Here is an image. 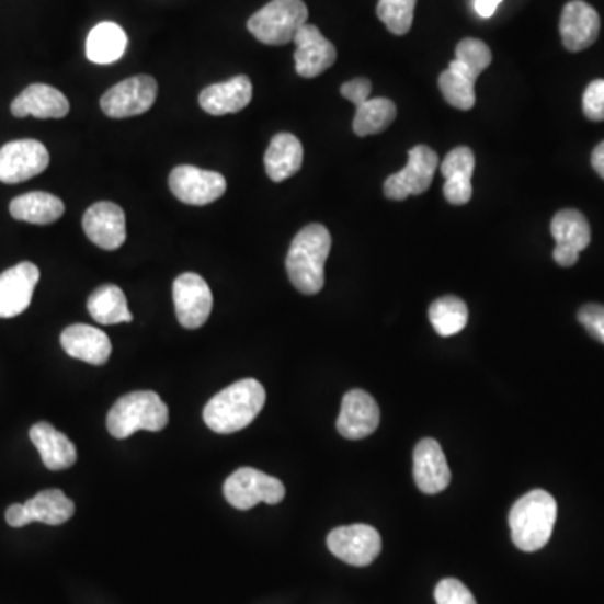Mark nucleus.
Listing matches in <instances>:
<instances>
[{"label":"nucleus","mask_w":604,"mask_h":604,"mask_svg":"<svg viewBox=\"0 0 604 604\" xmlns=\"http://www.w3.org/2000/svg\"><path fill=\"white\" fill-rule=\"evenodd\" d=\"M30 436L34 447L39 451L46 469H69L78 460L75 444L69 441L65 433L54 429L50 423L39 422L31 426Z\"/></svg>","instance_id":"24"},{"label":"nucleus","mask_w":604,"mask_h":604,"mask_svg":"<svg viewBox=\"0 0 604 604\" xmlns=\"http://www.w3.org/2000/svg\"><path fill=\"white\" fill-rule=\"evenodd\" d=\"M169 185L180 202L202 207L226 194L227 180L218 172L202 170L194 164H180L170 173Z\"/></svg>","instance_id":"10"},{"label":"nucleus","mask_w":604,"mask_h":604,"mask_svg":"<svg viewBox=\"0 0 604 604\" xmlns=\"http://www.w3.org/2000/svg\"><path fill=\"white\" fill-rule=\"evenodd\" d=\"M413 477L423 493L435 495L447 489L452 474L441 444L433 438H423L413 451Z\"/></svg>","instance_id":"20"},{"label":"nucleus","mask_w":604,"mask_h":604,"mask_svg":"<svg viewBox=\"0 0 604 604\" xmlns=\"http://www.w3.org/2000/svg\"><path fill=\"white\" fill-rule=\"evenodd\" d=\"M441 170L445 180L472 182L474 170H476V155L469 147H457L444 158Z\"/></svg>","instance_id":"34"},{"label":"nucleus","mask_w":604,"mask_h":604,"mask_svg":"<svg viewBox=\"0 0 604 604\" xmlns=\"http://www.w3.org/2000/svg\"><path fill=\"white\" fill-rule=\"evenodd\" d=\"M379 425V408L375 398L363 390L344 395L338 417V432L347 441H362L375 433Z\"/></svg>","instance_id":"18"},{"label":"nucleus","mask_w":604,"mask_h":604,"mask_svg":"<svg viewBox=\"0 0 604 604\" xmlns=\"http://www.w3.org/2000/svg\"><path fill=\"white\" fill-rule=\"evenodd\" d=\"M265 404V390L254 378L240 379L215 395L204 408V422L220 435L239 432L254 422Z\"/></svg>","instance_id":"1"},{"label":"nucleus","mask_w":604,"mask_h":604,"mask_svg":"<svg viewBox=\"0 0 604 604\" xmlns=\"http://www.w3.org/2000/svg\"><path fill=\"white\" fill-rule=\"evenodd\" d=\"M329 551L346 565L365 568L381 552V536L366 524L337 527L328 536Z\"/></svg>","instance_id":"11"},{"label":"nucleus","mask_w":604,"mask_h":604,"mask_svg":"<svg viewBox=\"0 0 604 604\" xmlns=\"http://www.w3.org/2000/svg\"><path fill=\"white\" fill-rule=\"evenodd\" d=\"M578 319L586 328L588 333L604 344V306L586 305L578 312Z\"/></svg>","instance_id":"37"},{"label":"nucleus","mask_w":604,"mask_h":604,"mask_svg":"<svg viewBox=\"0 0 604 604\" xmlns=\"http://www.w3.org/2000/svg\"><path fill=\"white\" fill-rule=\"evenodd\" d=\"M128 46V37L122 25L101 22L91 30L87 39V56L94 65H113L119 61Z\"/></svg>","instance_id":"27"},{"label":"nucleus","mask_w":604,"mask_h":604,"mask_svg":"<svg viewBox=\"0 0 604 604\" xmlns=\"http://www.w3.org/2000/svg\"><path fill=\"white\" fill-rule=\"evenodd\" d=\"M584 116L591 122H604V79H594L583 94Z\"/></svg>","instance_id":"36"},{"label":"nucleus","mask_w":604,"mask_h":604,"mask_svg":"<svg viewBox=\"0 0 604 604\" xmlns=\"http://www.w3.org/2000/svg\"><path fill=\"white\" fill-rule=\"evenodd\" d=\"M490 62H492L490 47L483 41L467 37V39L457 44L455 59L451 62V66L477 81V78L489 68Z\"/></svg>","instance_id":"32"},{"label":"nucleus","mask_w":604,"mask_h":604,"mask_svg":"<svg viewBox=\"0 0 604 604\" xmlns=\"http://www.w3.org/2000/svg\"><path fill=\"white\" fill-rule=\"evenodd\" d=\"M88 311L100 324H118L133 321L125 293L115 284L98 287L88 299Z\"/></svg>","instance_id":"28"},{"label":"nucleus","mask_w":604,"mask_h":604,"mask_svg":"<svg viewBox=\"0 0 604 604\" xmlns=\"http://www.w3.org/2000/svg\"><path fill=\"white\" fill-rule=\"evenodd\" d=\"M15 118L34 116L39 119L65 118L69 113V101L61 91L49 84L36 82L25 88L11 104Z\"/></svg>","instance_id":"21"},{"label":"nucleus","mask_w":604,"mask_h":604,"mask_svg":"<svg viewBox=\"0 0 604 604\" xmlns=\"http://www.w3.org/2000/svg\"><path fill=\"white\" fill-rule=\"evenodd\" d=\"M331 252V233L321 224L300 230L286 258L290 284L306 296H315L324 287V264Z\"/></svg>","instance_id":"2"},{"label":"nucleus","mask_w":604,"mask_h":604,"mask_svg":"<svg viewBox=\"0 0 604 604\" xmlns=\"http://www.w3.org/2000/svg\"><path fill=\"white\" fill-rule=\"evenodd\" d=\"M49 167V151L37 140H15L0 148V182H25Z\"/></svg>","instance_id":"13"},{"label":"nucleus","mask_w":604,"mask_h":604,"mask_svg":"<svg viewBox=\"0 0 604 604\" xmlns=\"http://www.w3.org/2000/svg\"><path fill=\"white\" fill-rule=\"evenodd\" d=\"M397 118V106L388 98H369L362 106L356 107L353 119V132L358 136L379 135L390 128Z\"/></svg>","instance_id":"29"},{"label":"nucleus","mask_w":604,"mask_h":604,"mask_svg":"<svg viewBox=\"0 0 604 604\" xmlns=\"http://www.w3.org/2000/svg\"><path fill=\"white\" fill-rule=\"evenodd\" d=\"M61 344L71 358L90 365H104L112 356V341L106 333L93 326H69L62 331Z\"/></svg>","instance_id":"23"},{"label":"nucleus","mask_w":604,"mask_h":604,"mask_svg":"<svg viewBox=\"0 0 604 604\" xmlns=\"http://www.w3.org/2000/svg\"><path fill=\"white\" fill-rule=\"evenodd\" d=\"M12 217L21 223L34 224V226H49L56 223L65 214V204L56 195L47 192H30V194L15 197L9 205Z\"/></svg>","instance_id":"26"},{"label":"nucleus","mask_w":604,"mask_h":604,"mask_svg":"<svg viewBox=\"0 0 604 604\" xmlns=\"http://www.w3.org/2000/svg\"><path fill=\"white\" fill-rule=\"evenodd\" d=\"M591 164H593L594 172L604 180V141L594 148L593 155H591Z\"/></svg>","instance_id":"40"},{"label":"nucleus","mask_w":604,"mask_h":604,"mask_svg":"<svg viewBox=\"0 0 604 604\" xmlns=\"http://www.w3.org/2000/svg\"><path fill=\"white\" fill-rule=\"evenodd\" d=\"M173 305L180 324L197 329L207 322L214 308V296L204 277L195 272H185L173 283Z\"/></svg>","instance_id":"12"},{"label":"nucleus","mask_w":604,"mask_h":604,"mask_svg":"<svg viewBox=\"0 0 604 604\" xmlns=\"http://www.w3.org/2000/svg\"><path fill=\"white\" fill-rule=\"evenodd\" d=\"M558 504L546 490H531L509 512L512 543L524 552L543 549L555 531Z\"/></svg>","instance_id":"3"},{"label":"nucleus","mask_w":604,"mask_h":604,"mask_svg":"<svg viewBox=\"0 0 604 604\" xmlns=\"http://www.w3.org/2000/svg\"><path fill=\"white\" fill-rule=\"evenodd\" d=\"M429 318L433 329L441 337H454L467 326L469 308L460 297L444 296L430 306Z\"/></svg>","instance_id":"30"},{"label":"nucleus","mask_w":604,"mask_h":604,"mask_svg":"<svg viewBox=\"0 0 604 604\" xmlns=\"http://www.w3.org/2000/svg\"><path fill=\"white\" fill-rule=\"evenodd\" d=\"M372 81L366 78H356L353 81L344 82L341 87V94L346 98L347 101L354 104V106H362L363 103L369 100V93H372Z\"/></svg>","instance_id":"38"},{"label":"nucleus","mask_w":604,"mask_h":604,"mask_svg":"<svg viewBox=\"0 0 604 604\" xmlns=\"http://www.w3.org/2000/svg\"><path fill=\"white\" fill-rule=\"evenodd\" d=\"M435 601L436 604H477L469 588L455 578H447L436 584Z\"/></svg>","instance_id":"35"},{"label":"nucleus","mask_w":604,"mask_h":604,"mask_svg":"<svg viewBox=\"0 0 604 604\" xmlns=\"http://www.w3.org/2000/svg\"><path fill=\"white\" fill-rule=\"evenodd\" d=\"M158 84L147 75L133 76L101 96V110L113 119L144 115L157 101Z\"/></svg>","instance_id":"7"},{"label":"nucleus","mask_w":604,"mask_h":604,"mask_svg":"<svg viewBox=\"0 0 604 604\" xmlns=\"http://www.w3.org/2000/svg\"><path fill=\"white\" fill-rule=\"evenodd\" d=\"M224 495L232 508L249 511L261 502L269 505L280 504L286 495V487L276 477L251 467H242L224 483Z\"/></svg>","instance_id":"6"},{"label":"nucleus","mask_w":604,"mask_h":604,"mask_svg":"<svg viewBox=\"0 0 604 604\" xmlns=\"http://www.w3.org/2000/svg\"><path fill=\"white\" fill-rule=\"evenodd\" d=\"M438 161V155L425 145L411 148L408 151L407 167L385 180V195L390 201H407L410 195L423 194L432 183Z\"/></svg>","instance_id":"9"},{"label":"nucleus","mask_w":604,"mask_h":604,"mask_svg":"<svg viewBox=\"0 0 604 604\" xmlns=\"http://www.w3.org/2000/svg\"><path fill=\"white\" fill-rule=\"evenodd\" d=\"M305 160V150L297 136L277 133L265 151V172L272 182H284L299 172Z\"/></svg>","instance_id":"25"},{"label":"nucleus","mask_w":604,"mask_h":604,"mask_svg":"<svg viewBox=\"0 0 604 604\" xmlns=\"http://www.w3.org/2000/svg\"><path fill=\"white\" fill-rule=\"evenodd\" d=\"M308 18L303 0H271L249 19L247 30L262 44L284 46L293 43L300 27L308 24Z\"/></svg>","instance_id":"5"},{"label":"nucleus","mask_w":604,"mask_h":604,"mask_svg":"<svg viewBox=\"0 0 604 604\" xmlns=\"http://www.w3.org/2000/svg\"><path fill=\"white\" fill-rule=\"evenodd\" d=\"M438 87L445 101L461 112H469L476 104V79L458 71L454 66L448 65V68L442 72Z\"/></svg>","instance_id":"31"},{"label":"nucleus","mask_w":604,"mask_h":604,"mask_svg":"<svg viewBox=\"0 0 604 604\" xmlns=\"http://www.w3.org/2000/svg\"><path fill=\"white\" fill-rule=\"evenodd\" d=\"M169 423V408L155 391H133L119 398L107 413V432L128 438L138 430L160 432Z\"/></svg>","instance_id":"4"},{"label":"nucleus","mask_w":604,"mask_h":604,"mask_svg":"<svg viewBox=\"0 0 604 604\" xmlns=\"http://www.w3.org/2000/svg\"><path fill=\"white\" fill-rule=\"evenodd\" d=\"M502 0H476L474 8L480 18H492L493 12L498 11Z\"/></svg>","instance_id":"39"},{"label":"nucleus","mask_w":604,"mask_h":604,"mask_svg":"<svg viewBox=\"0 0 604 604\" xmlns=\"http://www.w3.org/2000/svg\"><path fill=\"white\" fill-rule=\"evenodd\" d=\"M39 277L33 262H21L0 274V318H15L30 308Z\"/></svg>","instance_id":"15"},{"label":"nucleus","mask_w":604,"mask_h":604,"mask_svg":"<svg viewBox=\"0 0 604 604\" xmlns=\"http://www.w3.org/2000/svg\"><path fill=\"white\" fill-rule=\"evenodd\" d=\"M252 101V82L247 76H236L229 81L217 82L198 94L202 110L212 116L232 115L242 112Z\"/></svg>","instance_id":"22"},{"label":"nucleus","mask_w":604,"mask_h":604,"mask_svg":"<svg viewBox=\"0 0 604 604\" xmlns=\"http://www.w3.org/2000/svg\"><path fill=\"white\" fill-rule=\"evenodd\" d=\"M600 15L584 0H571L562 9L559 31L562 44L571 53L593 46L600 36Z\"/></svg>","instance_id":"19"},{"label":"nucleus","mask_w":604,"mask_h":604,"mask_svg":"<svg viewBox=\"0 0 604 604\" xmlns=\"http://www.w3.org/2000/svg\"><path fill=\"white\" fill-rule=\"evenodd\" d=\"M417 0H379L376 14L395 36H404L413 24Z\"/></svg>","instance_id":"33"},{"label":"nucleus","mask_w":604,"mask_h":604,"mask_svg":"<svg viewBox=\"0 0 604 604\" xmlns=\"http://www.w3.org/2000/svg\"><path fill=\"white\" fill-rule=\"evenodd\" d=\"M551 233L556 240L552 258L561 267H572L580 261V252H583L591 242L590 223L580 210L574 208H566L555 215Z\"/></svg>","instance_id":"14"},{"label":"nucleus","mask_w":604,"mask_h":604,"mask_svg":"<svg viewBox=\"0 0 604 604\" xmlns=\"http://www.w3.org/2000/svg\"><path fill=\"white\" fill-rule=\"evenodd\" d=\"M82 229L94 246L116 251L126 240L125 212L113 202H98L84 212Z\"/></svg>","instance_id":"16"},{"label":"nucleus","mask_w":604,"mask_h":604,"mask_svg":"<svg viewBox=\"0 0 604 604\" xmlns=\"http://www.w3.org/2000/svg\"><path fill=\"white\" fill-rule=\"evenodd\" d=\"M294 44H296L294 61L300 78H316L337 62V47L322 36L316 25H303L294 37Z\"/></svg>","instance_id":"17"},{"label":"nucleus","mask_w":604,"mask_h":604,"mask_svg":"<svg viewBox=\"0 0 604 604\" xmlns=\"http://www.w3.org/2000/svg\"><path fill=\"white\" fill-rule=\"evenodd\" d=\"M75 515V502L66 498L59 489H47L36 493L25 504H12L5 511V521L9 526H27L31 523H43L47 526H61Z\"/></svg>","instance_id":"8"}]
</instances>
